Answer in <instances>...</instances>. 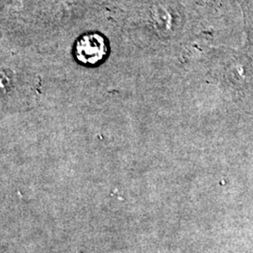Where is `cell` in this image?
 I'll use <instances>...</instances> for the list:
<instances>
[{
    "label": "cell",
    "instance_id": "obj_1",
    "mask_svg": "<svg viewBox=\"0 0 253 253\" xmlns=\"http://www.w3.org/2000/svg\"><path fill=\"white\" fill-rule=\"evenodd\" d=\"M108 53V46L103 37L90 33L81 37L75 45L77 60L84 65H98Z\"/></svg>",
    "mask_w": 253,
    "mask_h": 253
}]
</instances>
